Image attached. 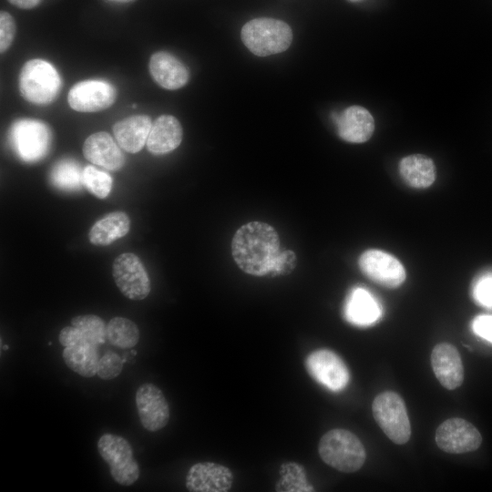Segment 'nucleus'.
Returning <instances> with one entry per match:
<instances>
[{
  "label": "nucleus",
  "instance_id": "obj_1",
  "mask_svg": "<svg viewBox=\"0 0 492 492\" xmlns=\"http://www.w3.org/2000/svg\"><path fill=\"white\" fill-rule=\"evenodd\" d=\"M280 239L270 224L251 221L241 226L231 241V253L244 272L269 276L280 253Z\"/></svg>",
  "mask_w": 492,
  "mask_h": 492
},
{
  "label": "nucleus",
  "instance_id": "obj_2",
  "mask_svg": "<svg viewBox=\"0 0 492 492\" xmlns=\"http://www.w3.org/2000/svg\"><path fill=\"white\" fill-rule=\"evenodd\" d=\"M318 451L325 464L343 473L359 470L366 457L360 439L354 433L342 428L326 432L320 439Z\"/></svg>",
  "mask_w": 492,
  "mask_h": 492
},
{
  "label": "nucleus",
  "instance_id": "obj_3",
  "mask_svg": "<svg viewBox=\"0 0 492 492\" xmlns=\"http://www.w3.org/2000/svg\"><path fill=\"white\" fill-rule=\"evenodd\" d=\"M241 37L245 46L258 56H267L285 51L292 40L290 26L279 19L254 18L241 28Z\"/></svg>",
  "mask_w": 492,
  "mask_h": 492
},
{
  "label": "nucleus",
  "instance_id": "obj_4",
  "mask_svg": "<svg viewBox=\"0 0 492 492\" xmlns=\"http://www.w3.org/2000/svg\"><path fill=\"white\" fill-rule=\"evenodd\" d=\"M18 87L26 100L36 105H46L56 97L61 87V79L52 64L35 58L22 67Z\"/></svg>",
  "mask_w": 492,
  "mask_h": 492
},
{
  "label": "nucleus",
  "instance_id": "obj_5",
  "mask_svg": "<svg viewBox=\"0 0 492 492\" xmlns=\"http://www.w3.org/2000/svg\"><path fill=\"white\" fill-rule=\"evenodd\" d=\"M373 415L387 437L397 445L405 444L411 436V425L405 404L395 392L378 395L372 404Z\"/></svg>",
  "mask_w": 492,
  "mask_h": 492
},
{
  "label": "nucleus",
  "instance_id": "obj_6",
  "mask_svg": "<svg viewBox=\"0 0 492 492\" xmlns=\"http://www.w3.org/2000/svg\"><path fill=\"white\" fill-rule=\"evenodd\" d=\"M8 137L16 155L26 162L42 159L51 143L49 128L37 119H17L10 127Z\"/></svg>",
  "mask_w": 492,
  "mask_h": 492
},
{
  "label": "nucleus",
  "instance_id": "obj_7",
  "mask_svg": "<svg viewBox=\"0 0 492 492\" xmlns=\"http://www.w3.org/2000/svg\"><path fill=\"white\" fill-rule=\"evenodd\" d=\"M97 450L117 483L131 486L138 480L140 470L127 439L114 434H104L97 441Z\"/></svg>",
  "mask_w": 492,
  "mask_h": 492
},
{
  "label": "nucleus",
  "instance_id": "obj_8",
  "mask_svg": "<svg viewBox=\"0 0 492 492\" xmlns=\"http://www.w3.org/2000/svg\"><path fill=\"white\" fill-rule=\"evenodd\" d=\"M112 274L119 291L129 300H144L150 292V280L140 259L132 252L119 254Z\"/></svg>",
  "mask_w": 492,
  "mask_h": 492
},
{
  "label": "nucleus",
  "instance_id": "obj_9",
  "mask_svg": "<svg viewBox=\"0 0 492 492\" xmlns=\"http://www.w3.org/2000/svg\"><path fill=\"white\" fill-rule=\"evenodd\" d=\"M309 374L320 384L333 392H340L350 380L349 370L335 353L319 349L311 353L305 361Z\"/></svg>",
  "mask_w": 492,
  "mask_h": 492
},
{
  "label": "nucleus",
  "instance_id": "obj_10",
  "mask_svg": "<svg viewBox=\"0 0 492 492\" xmlns=\"http://www.w3.org/2000/svg\"><path fill=\"white\" fill-rule=\"evenodd\" d=\"M362 272L373 282L396 288L405 280V270L401 261L392 254L376 249L364 251L358 261Z\"/></svg>",
  "mask_w": 492,
  "mask_h": 492
},
{
  "label": "nucleus",
  "instance_id": "obj_11",
  "mask_svg": "<svg viewBox=\"0 0 492 492\" xmlns=\"http://www.w3.org/2000/svg\"><path fill=\"white\" fill-rule=\"evenodd\" d=\"M437 446L449 454H463L477 450L482 442L477 428L470 422L454 417L444 421L436 431Z\"/></svg>",
  "mask_w": 492,
  "mask_h": 492
},
{
  "label": "nucleus",
  "instance_id": "obj_12",
  "mask_svg": "<svg viewBox=\"0 0 492 492\" xmlns=\"http://www.w3.org/2000/svg\"><path fill=\"white\" fill-rule=\"evenodd\" d=\"M116 88L103 80H84L76 83L68 92L70 108L78 112L91 113L104 110L114 104Z\"/></svg>",
  "mask_w": 492,
  "mask_h": 492
},
{
  "label": "nucleus",
  "instance_id": "obj_13",
  "mask_svg": "<svg viewBox=\"0 0 492 492\" xmlns=\"http://www.w3.org/2000/svg\"><path fill=\"white\" fill-rule=\"evenodd\" d=\"M136 405L141 425L149 432L164 428L169 420V406L162 391L145 383L136 392Z\"/></svg>",
  "mask_w": 492,
  "mask_h": 492
},
{
  "label": "nucleus",
  "instance_id": "obj_14",
  "mask_svg": "<svg viewBox=\"0 0 492 492\" xmlns=\"http://www.w3.org/2000/svg\"><path fill=\"white\" fill-rule=\"evenodd\" d=\"M233 483V475L225 466L213 462L193 465L186 476V487L190 492H227Z\"/></svg>",
  "mask_w": 492,
  "mask_h": 492
},
{
  "label": "nucleus",
  "instance_id": "obj_15",
  "mask_svg": "<svg viewBox=\"0 0 492 492\" xmlns=\"http://www.w3.org/2000/svg\"><path fill=\"white\" fill-rule=\"evenodd\" d=\"M339 137L350 143L367 141L374 130L371 113L361 106H351L340 114L333 115Z\"/></svg>",
  "mask_w": 492,
  "mask_h": 492
},
{
  "label": "nucleus",
  "instance_id": "obj_16",
  "mask_svg": "<svg viewBox=\"0 0 492 492\" xmlns=\"http://www.w3.org/2000/svg\"><path fill=\"white\" fill-rule=\"evenodd\" d=\"M431 364L436 379L445 388L454 390L462 384L463 363L460 354L453 344H436L431 354Z\"/></svg>",
  "mask_w": 492,
  "mask_h": 492
},
{
  "label": "nucleus",
  "instance_id": "obj_17",
  "mask_svg": "<svg viewBox=\"0 0 492 492\" xmlns=\"http://www.w3.org/2000/svg\"><path fill=\"white\" fill-rule=\"evenodd\" d=\"M119 145L107 132L91 134L83 144V155L91 163L108 170H118L125 164V156Z\"/></svg>",
  "mask_w": 492,
  "mask_h": 492
},
{
  "label": "nucleus",
  "instance_id": "obj_18",
  "mask_svg": "<svg viewBox=\"0 0 492 492\" xmlns=\"http://www.w3.org/2000/svg\"><path fill=\"white\" fill-rule=\"evenodd\" d=\"M149 68L155 82L169 90L184 87L190 78L188 67L174 55L166 51L154 53L150 56Z\"/></svg>",
  "mask_w": 492,
  "mask_h": 492
},
{
  "label": "nucleus",
  "instance_id": "obj_19",
  "mask_svg": "<svg viewBox=\"0 0 492 492\" xmlns=\"http://www.w3.org/2000/svg\"><path fill=\"white\" fill-rule=\"evenodd\" d=\"M343 313L349 323L365 327L375 323L380 319L382 307L370 292L357 287L349 293Z\"/></svg>",
  "mask_w": 492,
  "mask_h": 492
},
{
  "label": "nucleus",
  "instance_id": "obj_20",
  "mask_svg": "<svg viewBox=\"0 0 492 492\" xmlns=\"http://www.w3.org/2000/svg\"><path fill=\"white\" fill-rule=\"evenodd\" d=\"M182 136L179 121L171 115H161L152 123L146 145L150 153L164 155L180 145Z\"/></svg>",
  "mask_w": 492,
  "mask_h": 492
},
{
  "label": "nucleus",
  "instance_id": "obj_21",
  "mask_svg": "<svg viewBox=\"0 0 492 492\" xmlns=\"http://www.w3.org/2000/svg\"><path fill=\"white\" fill-rule=\"evenodd\" d=\"M151 126V118L148 115H135L116 122L112 131L122 149L137 153L147 143Z\"/></svg>",
  "mask_w": 492,
  "mask_h": 492
},
{
  "label": "nucleus",
  "instance_id": "obj_22",
  "mask_svg": "<svg viewBox=\"0 0 492 492\" xmlns=\"http://www.w3.org/2000/svg\"><path fill=\"white\" fill-rule=\"evenodd\" d=\"M398 169L404 181L415 189L428 188L436 179L435 163L425 155L415 154L403 158Z\"/></svg>",
  "mask_w": 492,
  "mask_h": 492
},
{
  "label": "nucleus",
  "instance_id": "obj_23",
  "mask_svg": "<svg viewBox=\"0 0 492 492\" xmlns=\"http://www.w3.org/2000/svg\"><path fill=\"white\" fill-rule=\"evenodd\" d=\"M130 220L123 211L110 212L95 222L91 227L88 239L97 246H108L124 237L129 231Z\"/></svg>",
  "mask_w": 492,
  "mask_h": 492
},
{
  "label": "nucleus",
  "instance_id": "obj_24",
  "mask_svg": "<svg viewBox=\"0 0 492 492\" xmlns=\"http://www.w3.org/2000/svg\"><path fill=\"white\" fill-rule=\"evenodd\" d=\"M97 346H67L62 357L67 366L83 377H92L97 373L99 353Z\"/></svg>",
  "mask_w": 492,
  "mask_h": 492
},
{
  "label": "nucleus",
  "instance_id": "obj_25",
  "mask_svg": "<svg viewBox=\"0 0 492 492\" xmlns=\"http://www.w3.org/2000/svg\"><path fill=\"white\" fill-rule=\"evenodd\" d=\"M50 181L62 190L76 191L82 188L83 169L72 159H64L57 161L50 171Z\"/></svg>",
  "mask_w": 492,
  "mask_h": 492
},
{
  "label": "nucleus",
  "instance_id": "obj_26",
  "mask_svg": "<svg viewBox=\"0 0 492 492\" xmlns=\"http://www.w3.org/2000/svg\"><path fill=\"white\" fill-rule=\"evenodd\" d=\"M107 339L114 346L129 349L138 343L139 330L133 321L114 317L107 324Z\"/></svg>",
  "mask_w": 492,
  "mask_h": 492
},
{
  "label": "nucleus",
  "instance_id": "obj_27",
  "mask_svg": "<svg viewBox=\"0 0 492 492\" xmlns=\"http://www.w3.org/2000/svg\"><path fill=\"white\" fill-rule=\"evenodd\" d=\"M281 479L276 484V491H313L306 478L304 468L294 462H287L280 467Z\"/></svg>",
  "mask_w": 492,
  "mask_h": 492
},
{
  "label": "nucleus",
  "instance_id": "obj_28",
  "mask_svg": "<svg viewBox=\"0 0 492 492\" xmlns=\"http://www.w3.org/2000/svg\"><path fill=\"white\" fill-rule=\"evenodd\" d=\"M71 325L78 328L91 343L96 346L105 343L107 326L104 321L95 314L77 315L71 319Z\"/></svg>",
  "mask_w": 492,
  "mask_h": 492
},
{
  "label": "nucleus",
  "instance_id": "obj_29",
  "mask_svg": "<svg viewBox=\"0 0 492 492\" xmlns=\"http://www.w3.org/2000/svg\"><path fill=\"white\" fill-rule=\"evenodd\" d=\"M83 184L94 196L105 199L111 191L112 178L93 166H87L83 169Z\"/></svg>",
  "mask_w": 492,
  "mask_h": 492
},
{
  "label": "nucleus",
  "instance_id": "obj_30",
  "mask_svg": "<svg viewBox=\"0 0 492 492\" xmlns=\"http://www.w3.org/2000/svg\"><path fill=\"white\" fill-rule=\"evenodd\" d=\"M123 363L118 354L108 351L99 359L97 374L103 380L114 379L120 374Z\"/></svg>",
  "mask_w": 492,
  "mask_h": 492
},
{
  "label": "nucleus",
  "instance_id": "obj_31",
  "mask_svg": "<svg viewBox=\"0 0 492 492\" xmlns=\"http://www.w3.org/2000/svg\"><path fill=\"white\" fill-rule=\"evenodd\" d=\"M473 297L480 305L492 308V272L479 276L473 285Z\"/></svg>",
  "mask_w": 492,
  "mask_h": 492
},
{
  "label": "nucleus",
  "instance_id": "obj_32",
  "mask_svg": "<svg viewBox=\"0 0 492 492\" xmlns=\"http://www.w3.org/2000/svg\"><path fill=\"white\" fill-rule=\"evenodd\" d=\"M15 35V23L13 16L5 12L0 13V51L4 53L13 43Z\"/></svg>",
  "mask_w": 492,
  "mask_h": 492
},
{
  "label": "nucleus",
  "instance_id": "obj_33",
  "mask_svg": "<svg viewBox=\"0 0 492 492\" xmlns=\"http://www.w3.org/2000/svg\"><path fill=\"white\" fill-rule=\"evenodd\" d=\"M296 255L292 251H280L269 276H280L291 273L296 266Z\"/></svg>",
  "mask_w": 492,
  "mask_h": 492
},
{
  "label": "nucleus",
  "instance_id": "obj_34",
  "mask_svg": "<svg viewBox=\"0 0 492 492\" xmlns=\"http://www.w3.org/2000/svg\"><path fill=\"white\" fill-rule=\"evenodd\" d=\"M58 340L60 344L65 347L72 345L96 346L78 328L73 325L64 327L59 333Z\"/></svg>",
  "mask_w": 492,
  "mask_h": 492
},
{
  "label": "nucleus",
  "instance_id": "obj_35",
  "mask_svg": "<svg viewBox=\"0 0 492 492\" xmlns=\"http://www.w3.org/2000/svg\"><path fill=\"white\" fill-rule=\"evenodd\" d=\"M473 332L479 337L492 343V315L477 316L472 323Z\"/></svg>",
  "mask_w": 492,
  "mask_h": 492
},
{
  "label": "nucleus",
  "instance_id": "obj_36",
  "mask_svg": "<svg viewBox=\"0 0 492 492\" xmlns=\"http://www.w3.org/2000/svg\"><path fill=\"white\" fill-rule=\"evenodd\" d=\"M12 5L22 8L31 9L36 7L41 0H8Z\"/></svg>",
  "mask_w": 492,
  "mask_h": 492
},
{
  "label": "nucleus",
  "instance_id": "obj_37",
  "mask_svg": "<svg viewBox=\"0 0 492 492\" xmlns=\"http://www.w3.org/2000/svg\"><path fill=\"white\" fill-rule=\"evenodd\" d=\"M108 1L115 2V3H128V2H130L132 0H108Z\"/></svg>",
  "mask_w": 492,
  "mask_h": 492
},
{
  "label": "nucleus",
  "instance_id": "obj_38",
  "mask_svg": "<svg viewBox=\"0 0 492 492\" xmlns=\"http://www.w3.org/2000/svg\"><path fill=\"white\" fill-rule=\"evenodd\" d=\"M348 1H350V2H359L361 0H348Z\"/></svg>",
  "mask_w": 492,
  "mask_h": 492
}]
</instances>
